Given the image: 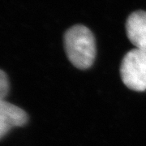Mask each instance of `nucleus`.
<instances>
[{"instance_id":"5","label":"nucleus","mask_w":146,"mask_h":146,"mask_svg":"<svg viewBox=\"0 0 146 146\" xmlns=\"http://www.w3.org/2000/svg\"><path fill=\"white\" fill-rule=\"evenodd\" d=\"M9 91V80L3 70H0V102L3 101Z\"/></svg>"},{"instance_id":"1","label":"nucleus","mask_w":146,"mask_h":146,"mask_svg":"<svg viewBox=\"0 0 146 146\" xmlns=\"http://www.w3.org/2000/svg\"><path fill=\"white\" fill-rule=\"evenodd\" d=\"M64 46L68 58L76 68L88 69L94 62L96 43L93 33L87 27L77 25L64 34Z\"/></svg>"},{"instance_id":"3","label":"nucleus","mask_w":146,"mask_h":146,"mask_svg":"<svg viewBox=\"0 0 146 146\" xmlns=\"http://www.w3.org/2000/svg\"><path fill=\"white\" fill-rule=\"evenodd\" d=\"M27 122L28 115L24 110L4 100L0 102V140L11 129L25 125Z\"/></svg>"},{"instance_id":"2","label":"nucleus","mask_w":146,"mask_h":146,"mask_svg":"<svg viewBox=\"0 0 146 146\" xmlns=\"http://www.w3.org/2000/svg\"><path fill=\"white\" fill-rule=\"evenodd\" d=\"M120 75L128 89L146 90V51L133 49L126 54L120 65Z\"/></svg>"},{"instance_id":"4","label":"nucleus","mask_w":146,"mask_h":146,"mask_svg":"<svg viewBox=\"0 0 146 146\" xmlns=\"http://www.w3.org/2000/svg\"><path fill=\"white\" fill-rule=\"evenodd\" d=\"M126 33L135 48L146 51V11H136L128 16Z\"/></svg>"}]
</instances>
